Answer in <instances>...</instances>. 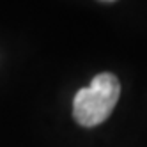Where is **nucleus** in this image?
<instances>
[{
    "instance_id": "f257e3e1",
    "label": "nucleus",
    "mask_w": 147,
    "mask_h": 147,
    "mask_svg": "<svg viewBox=\"0 0 147 147\" xmlns=\"http://www.w3.org/2000/svg\"><path fill=\"white\" fill-rule=\"evenodd\" d=\"M121 96V83L112 73H101L94 76L89 87L76 92L73 99V115L80 126L92 128L105 122Z\"/></svg>"
}]
</instances>
